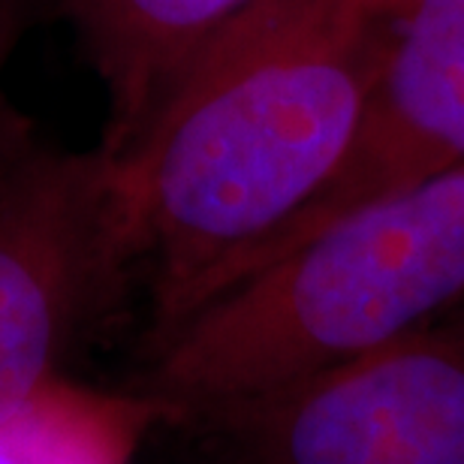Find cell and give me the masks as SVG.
Returning a JSON list of instances; mask_svg holds the SVG:
<instances>
[{
  "instance_id": "9",
  "label": "cell",
  "mask_w": 464,
  "mask_h": 464,
  "mask_svg": "<svg viewBox=\"0 0 464 464\" xmlns=\"http://www.w3.org/2000/svg\"><path fill=\"white\" fill-rule=\"evenodd\" d=\"M404 4H407V0H401V6H404Z\"/></svg>"
},
{
  "instance_id": "7",
  "label": "cell",
  "mask_w": 464,
  "mask_h": 464,
  "mask_svg": "<svg viewBox=\"0 0 464 464\" xmlns=\"http://www.w3.org/2000/svg\"><path fill=\"white\" fill-rule=\"evenodd\" d=\"M163 416L175 411L145 392H100L52 374L0 407V464H130Z\"/></svg>"
},
{
  "instance_id": "8",
  "label": "cell",
  "mask_w": 464,
  "mask_h": 464,
  "mask_svg": "<svg viewBox=\"0 0 464 464\" xmlns=\"http://www.w3.org/2000/svg\"><path fill=\"white\" fill-rule=\"evenodd\" d=\"M24 27H27V0H0V79H4V70L9 58H13L18 40H22ZM22 136H24L22 121L9 118L4 100H0V157Z\"/></svg>"
},
{
  "instance_id": "5",
  "label": "cell",
  "mask_w": 464,
  "mask_h": 464,
  "mask_svg": "<svg viewBox=\"0 0 464 464\" xmlns=\"http://www.w3.org/2000/svg\"><path fill=\"white\" fill-rule=\"evenodd\" d=\"M459 166H464V0H407L344 160L277 259L353 211L401 197Z\"/></svg>"
},
{
  "instance_id": "1",
  "label": "cell",
  "mask_w": 464,
  "mask_h": 464,
  "mask_svg": "<svg viewBox=\"0 0 464 464\" xmlns=\"http://www.w3.org/2000/svg\"><path fill=\"white\" fill-rule=\"evenodd\" d=\"M401 0H259L109 160L154 341L263 272L356 136Z\"/></svg>"
},
{
  "instance_id": "6",
  "label": "cell",
  "mask_w": 464,
  "mask_h": 464,
  "mask_svg": "<svg viewBox=\"0 0 464 464\" xmlns=\"http://www.w3.org/2000/svg\"><path fill=\"white\" fill-rule=\"evenodd\" d=\"M259 0H63V15L103 82L109 121L100 151L139 133L172 85Z\"/></svg>"
},
{
  "instance_id": "3",
  "label": "cell",
  "mask_w": 464,
  "mask_h": 464,
  "mask_svg": "<svg viewBox=\"0 0 464 464\" xmlns=\"http://www.w3.org/2000/svg\"><path fill=\"white\" fill-rule=\"evenodd\" d=\"M206 416L259 464H464V323Z\"/></svg>"
},
{
  "instance_id": "4",
  "label": "cell",
  "mask_w": 464,
  "mask_h": 464,
  "mask_svg": "<svg viewBox=\"0 0 464 464\" xmlns=\"http://www.w3.org/2000/svg\"><path fill=\"white\" fill-rule=\"evenodd\" d=\"M124 275L106 154L24 133L0 157V407L54 374Z\"/></svg>"
},
{
  "instance_id": "2",
  "label": "cell",
  "mask_w": 464,
  "mask_h": 464,
  "mask_svg": "<svg viewBox=\"0 0 464 464\" xmlns=\"http://www.w3.org/2000/svg\"><path fill=\"white\" fill-rule=\"evenodd\" d=\"M464 302V166L353 211L154 341L145 395L206 416L392 344Z\"/></svg>"
}]
</instances>
